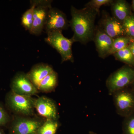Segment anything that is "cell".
Wrapping results in <instances>:
<instances>
[{
  "label": "cell",
  "instance_id": "obj_19",
  "mask_svg": "<svg viewBox=\"0 0 134 134\" xmlns=\"http://www.w3.org/2000/svg\"><path fill=\"white\" fill-rule=\"evenodd\" d=\"M31 7L27 10L23 15L21 23L23 26L27 30L30 31L33 21L34 14L36 6L32 3L31 2Z\"/></svg>",
  "mask_w": 134,
  "mask_h": 134
},
{
  "label": "cell",
  "instance_id": "obj_16",
  "mask_svg": "<svg viewBox=\"0 0 134 134\" xmlns=\"http://www.w3.org/2000/svg\"><path fill=\"white\" fill-rule=\"evenodd\" d=\"M113 55L116 59L134 68V57L128 47L118 51Z\"/></svg>",
  "mask_w": 134,
  "mask_h": 134
},
{
  "label": "cell",
  "instance_id": "obj_14",
  "mask_svg": "<svg viewBox=\"0 0 134 134\" xmlns=\"http://www.w3.org/2000/svg\"><path fill=\"white\" fill-rule=\"evenodd\" d=\"M111 5L113 16L122 23L132 13L129 3L125 0L113 1Z\"/></svg>",
  "mask_w": 134,
  "mask_h": 134
},
{
  "label": "cell",
  "instance_id": "obj_4",
  "mask_svg": "<svg viewBox=\"0 0 134 134\" xmlns=\"http://www.w3.org/2000/svg\"><path fill=\"white\" fill-rule=\"evenodd\" d=\"M113 100L117 113L123 117L134 113V90L131 87L113 93Z\"/></svg>",
  "mask_w": 134,
  "mask_h": 134
},
{
  "label": "cell",
  "instance_id": "obj_27",
  "mask_svg": "<svg viewBox=\"0 0 134 134\" xmlns=\"http://www.w3.org/2000/svg\"><path fill=\"white\" fill-rule=\"evenodd\" d=\"M89 134H97L96 133L93 132H91V131H90L89 132Z\"/></svg>",
  "mask_w": 134,
  "mask_h": 134
},
{
  "label": "cell",
  "instance_id": "obj_28",
  "mask_svg": "<svg viewBox=\"0 0 134 134\" xmlns=\"http://www.w3.org/2000/svg\"><path fill=\"white\" fill-rule=\"evenodd\" d=\"M0 134H2L1 133V132H0Z\"/></svg>",
  "mask_w": 134,
  "mask_h": 134
},
{
  "label": "cell",
  "instance_id": "obj_21",
  "mask_svg": "<svg viewBox=\"0 0 134 134\" xmlns=\"http://www.w3.org/2000/svg\"><path fill=\"white\" fill-rule=\"evenodd\" d=\"M122 130L123 134H134V113L124 118Z\"/></svg>",
  "mask_w": 134,
  "mask_h": 134
},
{
  "label": "cell",
  "instance_id": "obj_7",
  "mask_svg": "<svg viewBox=\"0 0 134 134\" xmlns=\"http://www.w3.org/2000/svg\"><path fill=\"white\" fill-rule=\"evenodd\" d=\"M69 26V22L65 13L56 8H50L44 26L47 33L55 31H62Z\"/></svg>",
  "mask_w": 134,
  "mask_h": 134
},
{
  "label": "cell",
  "instance_id": "obj_17",
  "mask_svg": "<svg viewBox=\"0 0 134 134\" xmlns=\"http://www.w3.org/2000/svg\"><path fill=\"white\" fill-rule=\"evenodd\" d=\"M59 125L57 120L47 119L41 125L37 134H55Z\"/></svg>",
  "mask_w": 134,
  "mask_h": 134
},
{
  "label": "cell",
  "instance_id": "obj_20",
  "mask_svg": "<svg viewBox=\"0 0 134 134\" xmlns=\"http://www.w3.org/2000/svg\"><path fill=\"white\" fill-rule=\"evenodd\" d=\"M125 36L134 40V14L132 13L122 23Z\"/></svg>",
  "mask_w": 134,
  "mask_h": 134
},
{
  "label": "cell",
  "instance_id": "obj_15",
  "mask_svg": "<svg viewBox=\"0 0 134 134\" xmlns=\"http://www.w3.org/2000/svg\"><path fill=\"white\" fill-rule=\"evenodd\" d=\"M58 82V74L53 71L41 81L38 89L43 91H51L55 88Z\"/></svg>",
  "mask_w": 134,
  "mask_h": 134
},
{
  "label": "cell",
  "instance_id": "obj_2",
  "mask_svg": "<svg viewBox=\"0 0 134 134\" xmlns=\"http://www.w3.org/2000/svg\"><path fill=\"white\" fill-rule=\"evenodd\" d=\"M134 81V68L127 65L120 68L110 75L106 85L109 94L130 87Z\"/></svg>",
  "mask_w": 134,
  "mask_h": 134
},
{
  "label": "cell",
  "instance_id": "obj_8",
  "mask_svg": "<svg viewBox=\"0 0 134 134\" xmlns=\"http://www.w3.org/2000/svg\"><path fill=\"white\" fill-rule=\"evenodd\" d=\"M11 88L13 92L23 96L31 97L38 92L37 88L24 73L16 75L12 80Z\"/></svg>",
  "mask_w": 134,
  "mask_h": 134
},
{
  "label": "cell",
  "instance_id": "obj_18",
  "mask_svg": "<svg viewBox=\"0 0 134 134\" xmlns=\"http://www.w3.org/2000/svg\"><path fill=\"white\" fill-rule=\"evenodd\" d=\"M132 40L126 36L119 37L114 39L111 55H113L118 51L127 47Z\"/></svg>",
  "mask_w": 134,
  "mask_h": 134
},
{
  "label": "cell",
  "instance_id": "obj_1",
  "mask_svg": "<svg viewBox=\"0 0 134 134\" xmlns=\"http://www.w3.org/2000/svg\"><path fill=\"white\" fill-rule=\"evenodd\" d=\"M98 12L86 7L78 9L72 6L69 26L74 32L72 38L74 42L85 44L93 40L96 29L95 22Z\"/></svg>",
  "mask_w": 134,
  "mask_h": 134
},
{
  "label": "cell",
  "instance_id": "obj_10",
  "mask_svg": "<svg viewBox=\"0 0 134 134\" xmlns=\"http://www.w3.org/2000/svg\"><path fill=\"white\" fill-rule=\"evenodd\" d=\"M113 40L102 30L96 29L93 40L99 57L105 59L111 55Z\"/></svg>",
  "mask_w": 134,
  "mask_h": 134
},
{
  "label": "cell",
  "instance_id": "obj_24",
  "mask_svg": "<svg viewBox=\"0 0 134 134\" xmlns=\"http://www.w3.org/2000/svg\"><path fill=\"white\" fill-rule=\"evenodd\" d=\"M128 47L129 48L130 50L132 52V54L134 57V40H132V41L130 43L129 45L128 46Z\"/></svg>",
  "mask_w": 134,
  "mask_h": 134
},
{
  "label": "cell",
  "instance_id": "obj_22",
  "mask_svg": "<svg viewBox=\"0 0 134 134\" xmlns=\"http://www.w3.org/2000/svg\"><path fill=\"white\" fill-rule=\"evenodd\" d=\"M113 1L112 0H92L85 6L96 10L99 12L100 7L103 5H111Z\"/></svg>",
  "mask_w": 134,
  "mask_h": 134
},
{
  "label": "cell",
  "instance_id": "obj_3",
  "mask_svg": "<svg viewBox=\"0 0 134 134\" xmlns=\"http://www.w3.org/2000/svg\"><path fill=\"white\" fill-rule=\"evenodd\" d=\"M45 41L60 54L62 63L68 61L74 62L72 46L74 42L72 38H67L63 36L62 31H55L47 33Z\"/></svg>",
  "mask_w": 134,
  "mask_h": 134
},
{
  "label": "cell",
  "instance_id": "obj_13",
  "mask_svg": "<svg viewBox=\"0 0 134 134\" xmlns=\"http://www.w3.org/2000/svg\"><path fill=\"white\" fill-rule=\"evenodd\" d=\"M53 71L52 68L49 65L41 63L35 65L26 75L38 89L41 81Z\"/></svg>",
  "mask_w": 134,
  "mask_h": 134
},
{
  "label": "cell",
  "instance_id": "obj_25",
  "mask_svg": "<svg viewBox=\"0 0 134 134\" xmlns=\"http://www.w3.org/2000/svg\"><path fill=\"white\" fill-rule=\"evenodd\" d=\"M132 8L133 11H134V0H133L132 2Z\"/></svg>",
  "mask_w": 134,
  "mask_h": 134
},
{
  "label": "cell",
  "instance_id": "obj_5",
  "mask_svg": "<svg viewBox=\"0 0 134 134\" xmlns=\"http://www.w3.org/2000/svg\"><path fill=\"white\" fill-rule=\"evenodd\" d=\"M36 6L34 14L33 21L30 33L33 35H40L44 29L48 11L52 7L51 1H31Z\"/></svg>",
  "mask_w": 134,
  "mask_h": 134
},
{
  "label": "cell",
  "instance_id": "obj_23",
  "mask_svg": "<svg viewBox=\"0 0 134 134\" xmlns=\"http://www.w3.org/2000/svg\"><path fill=\"white\" fill-rule=\"evenodd\" d=\"M8 120V117L4 109L0 106V126L5 125Z\"/></svg>",
  "mask_w": 134,
  "mask_h": 134
},
{
  "label": "cell",
  "instance_id": "obj_12",
  "mask_svg": "<svg viewBox=\"0 0 134 134\" xmlns=\"http://www.w3.org/2000/svg\"><path fill=\"white\" fill-rule=\"evenodd\" d=\"M41 124L38 121L19 119L15 121L13 129L15 134H37Z\"/></svg>",
  "mask_w": 134,
  "mask_h": 134
},
{
  "label": "cell",
  "instance_id": "obj_26",
  "mask_svg": "<svg viewBox=\"0 0 134 134\" xmlns=\"http://www.w3.org/2000/svg\"><path fill=\"white\" fill-rule=\"evenodd\" d=\"M130 87L132 88V89L134 90V81L133 82V83H132V85H131V86Z\"/></svg>",
  "mask_w": 134,
  "mask_h": 134
},
{
  "label": "cell",
  "instance_id": "obj_11",
  "mask_svg": "<svg viewBox=\"0 0 134 134\" xmlns=\"http://www.w3.org/2000/svg\"><path fill=\"white\" fill-rule=\"evenodd\" d=\"M101 29L105 33L113 39L125 36L122 23L113 16H106L100 22Z\"/></svg>",
  "mask_w": 134,
  "mask_h": 134
},
{
  "label": "cell",
  "instance_id": "obj_6",
  "mask_svg": "<svg viewBox=\"0 0 134 134\" xmlns=\"http://www.w3.org/2000/svg\"><path fill=\"white\" fill-rule=\"evenodd\" d=\"M8 100L10 107L16 112L25 115L33 113L35 100L31 96L19 95L12 91Z\"/></svg>",
  "mask_w": 134,
  "mask_h": 134
},
{
  "label": "cell",
  "instance_id": "obj_9",
  "mask_svg": "<svg viewBox=\"0 0 134 134\" xmlns=\"http://www.w3.org/2000/svg\"><path fill=\"white\" fill-rule=\"evenodd\" d=\"M34 108L39 115L47 119L57 120L58 110L55 103L50 99L41 97L34 101Z\"/></svg>",
  "mask_w": 134,
  "mask_h": 134
}]
</instances>
